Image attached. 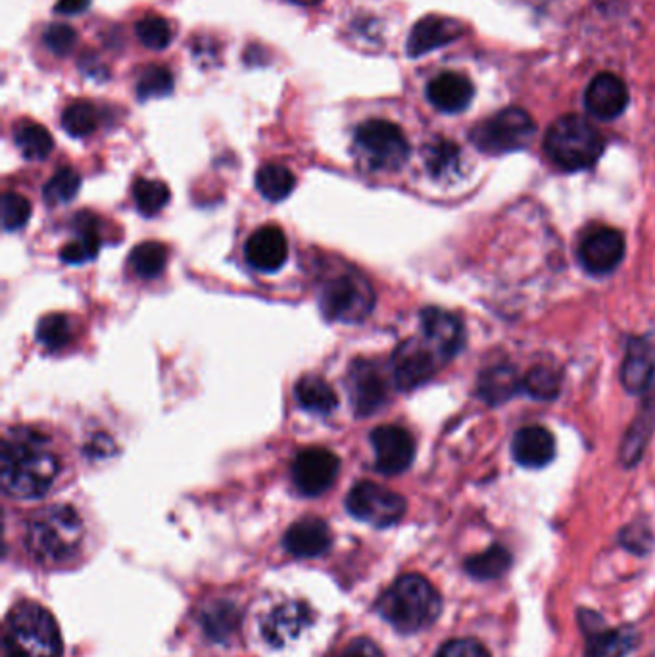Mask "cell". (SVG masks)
Listing matches in <instances>:
<instances>
[{"instance_id": "obj_47", "label": "cell", "mask_w": 655, "mask_h": 657, "mask_svg": "<svg viewBox=\"0 0 655 657\" xmlns=\"http://www.w3.org/2000/svg\"><path fill=\"white\" fill-rule=\"evenodd\" d=\"M290 2H295V4H300V7H316V4H319L321 0H290Z\"/></svg>"}, {"instance_id": "obj_30", "label": "cell", "mask_w": 655, "mask_h": 657, "mask_svg": "<svg viewBox=\"0 0 655 657\" xmlns=\"http://www.w3.org/2000/svg\"><path fill=\"white\" fill-rule=\"evenodd\" d=\"M512 567V554L504 548V546H490L477 556L469 557L465 562V569H468L471 577L479 578V581H494L508 573Z\"/></svg>"}, {"instance_id": "obj_40", "label": "cell", "mask_w": 655, "mask_h": 657, "mask_svg": "<svg viewBox=\"0 0 655 657\" xmlns=\"http://www.w3.org/2000/svg\"><path fill=\"white\" fill-rule=\"evenodd\" d=\"M458 160H460V151L458 146L448 143V141H437L427 148L426 164L429 174L432 177H447L452 174L458 167Z\"/></svg>"}, {"instance_id": "obj_32", "label": "cell", "mask_w": 655, "mask_h": 657, "mask_svg": "<svg viewBox=\"0 0 655 657\" xmlns=\"http://www.w3.org/2000/svg\"><path fill=\"white\" fill-rule=\"evenodd\" d=\"M167 264V248L162 243H143V245L135 246L130 256V266L139 277L143 279H154L158 277Z\"/></svg>"}, {"instance_id": "obj_44", "label": "cell", "mask_w": 655, "mask_h": 657, "mask_svg": "<svg viewBox=\"0 0 655 657\" xmlns=\"http://www.w3.org/2000/svg\"><path fill=\"white\" fill-rule=\"evenodd\" d=\"M437 657H490V654L479 640L456 638L444 644Z\"/></svg>"}, {"instance_id": "obj_5", "label": "cell", "mask_w": 655, "mask_h": 657, "mask_svg": "<svg viewBox=\"0 0 655 657\" xmlns=\"http://www.w3.org/2000/svg\"><path fill=\"white\" fill-rule=\"evenodd\" d=\"M544 151L547 158L565 172H583L604 154V137L591 122L571 114L550 125Z\"/></svg>"}, {"instance_id": "obj_18", "label": "cell", "mask_w": 655, "mask_h": 657, "mask_svg": "<svg viewBox=\"0 0 655 657\" xmlns=\"http://www.w3.org/2000/svg\"><path fill=\"white\" fill-rule=\"evenodd\" d=\"M463 33H465V25L454 18L426 16L411 28L408 37V54L411 59H419L423 54L454 43Z\"/></svg>"}, {"instance_id": "obj_25", "label": "cell", "mask_w": 655, "mask_h": 657, "mask_svg": "<svg viewBox=\"0 0 655 657\" xmlns=\"http://www.w3.org/2000/svg\"><path fill=\"white\" fill-rule=\"evenodd\" d=\"M654 356L648 348L644 345H633L621 369V381L628 392H646L654 381Z\"/></svg>"}, {"instance_id": "obj_15", "label": "cell", "mask_w": 655, "mask_h": 657, "mask_svg": "<svg viewBox=\"0 0 655 657\" xmlns=\"http://www.w3.org/2000/svg\"><path fill=\"white\" fill-rule=\"evenodd\" d=\"M311 623H314V612L310 606L304 602L288 599V602L275 606L264 617L262 635L266 638L267 644H272L275 648H283L303 635Z\"/></svg>"}, {"instance_id": "obj_10", "label": "cell", "mask_w": 655, "mask_h": 657, "mask_svg": "<svg viewBox=\"0 0 655 657\" xmlns=\"http://www.w3.org/2000/svg\"><path fill=\"white\" fill-rule=\"evenodd\" d=\"M346 390L358 418L379 412L389 400V381L373 360H354L346 373Z\"/></svg>"}, {"instance_id": "obj_33", "label": "cell", "mask_w": 655, "mask_h": 657, "mask_svg": "<svg viewBox=\"0 0 655 657\" xmlns=\"http://www.w3.org/2000/svg\"><path fill=\"white\" fill-rule=\"evenodd\" d=\"M240 614L237 607L227 602H217L204 612L202 615V625L214 640H227L238 628Z\"/></svg>"}, {"instance_id": "obj_42", "label": "cell", "mask_w": 655, "mask_h": 657, "mask_svg": "<svg viewBox=\"0 0 655 657\" xmlns=\"http://www.w3.org/2000/svg\"><path fill=\"white\" fill-rule=\"evenodd\" d=\"M31 216V204L25 196L14 191H8L2 195V224L8 232L22 229Z\"/></svg>"}, {"instance_id": "obj_45", "label": "cell", "mask_w": 655, "mask_h": 657, "mask_svg": "<svg viewBox=\"0 0 655 657\" xmlns=\"http://www.w3.org/2000/svg\"><path fill=\"white\" fill-rule=\"evenodd\" d=\"M337 657H385V654L368 638H356Z\"/></svg>"}, {"instance_id": "obj_3", "label": "cell", "mask_w": 655, "mask_h": 657, "mask_svg": "<svg viewBox=\"0 0 655 657\" xmlns=\"http://www.w3.org/2000/svg\"><path fill=\"white\" fill-rule=\"evenodd\" d=\"M377 607L385 622L403 635H411L426 630L439 619L442 598L426 577L410 573L385 591Z\"/></svg>"}, {"instance_id": "obj_20", "label": "cell", "mask_w": 655, "mask_h": 657, "mask_svg": "<svg viewBox=\"0 0 655 657\" xmlns=\"http://www.w3.org/2000/svg\"><path fill=\"white\" fill-rule=\"evenodd\" d=\"M581 625L586 635L584 657H625L636 643V635L628 628H604L598 615L584 614Z\"/></svg>"}, {"instance_id": "obj_1", "label": "cell", "mask_w": 655, "mask_h": 657, "mask_svg": "<svg viewBox=\"0 0 655 657\" xmlns=\"http://www.w3.org/2000/svg\"><path fill=\"white\" fill-rule=\"evenodd\" d=\"M60 463L49 439L33 429H14L4 437L0 455V481L8 496L35 500L51 491Z\"/></svg>"}, {"instance_id": "obj_23", "label": "cell", "mask_w": 655, "mask_h": 657, "mask_svg": "<svg viewBox=\"0 0 655 657\" xmlns=\"http://www.w3.org/2000/svg\"><path fill=\"white\" fill-rule=\"evenodd\" d=\"M331 528L324 520L306 517L290 525L285 535V548L296 557L324 556L331 548Z\"/></svg>"}, {"instance_id": "obj_28", "label": "cell", "mask_w": 655, "mask_h": 657, "mask_svg": "<svg viewBox=\"0 0 655 657\" xmlns=\"http://www.w3.org/2000/svg\"><path fill=\"white\" fill-rule=\"evenodd\" d=\"M256 187L259 195L272 201V203H282L296 187V177L288 167L282 164H266L259 167L256 175Z\"/></svg>"}, {"instance_id": "obj_38", "label": "cell", "mask_w": 655, "mask_h": 657, "mask_svg": "<svg viewBox=\"0 0 655 657\" xmlns=\"http://www.w3.org/2000/svg\"><path fill=\"white\" fill-rule=\"evenodd\" d=\"M173 91V75L170 70L162 65H149L144 68L137 81L139 101H151V99H164Z\"/></svg>"}, {"instance_id": "obj_6", "label": "cell", "mask_w": 655, "mask_h": 657, "mask_svg": "<svg viewBox=\"0 0 655 657\" xmlns=\"http://www.w3.org/2000/svg\"><path fill=\"white\" fill-rule=\"evenodd\" d=\"M319 304L331 321L360 324L373 311L375 290L358 269L339 268L321 283Z\"/></svg>"}, {"instance_id": "obj_26", "label": "cell", "mask_w": 655, "mask_h": 657, "mask_svg": "<svg viewBox=\"0 0 655 657\" xmlns=\"http://www.w3.org/2000/svg\"><path fill=\"white\" fill-rule=\"evenodd\" d=\"M523 389V381H519L518 371L512 366H497L484 371L479 381V394L489 404H504L510 398Z\"/></svg>"}, {"instance_id": "obj_24", "label": "cell", "mask_w": 655, "mask_h": 657, "mask_svg": "<svg viewBox=\"0 0 655 657\" xmlns=\"http://www.w3.org/2000/svg\"><path fill=\"white\" fill-rule=\"evenodd\" d=\"M295 397L296 402L303 406L306 412L317 413V415L335 412V408L339 406V398L331 384L317 376H304L296 383Z\"/></svg>"}, {"instance_id": "obj_19", "label": "cell", "mask_w": 655, "mask_h": 657, "mask_svg": "<svg viewBox=\"0 0 655 657\" xmlns=\"http://www.w3.org/2000/svg\"><path fill=\"white\" fill-rule=\"evenodd\" d=\"M246 261L262 274H274L285 266L288 258V243L282 227L266 225L250 235L245 246Z\"/></svg>"}, {"instance_id": "obj_39", "label": "cell", "mask_w": 655, "mask_h": 657, "mask_svg": "<svg viewBox=\"0 0 655 657\" xmlns=\"http://www.w3.org/2000/svg\"><path fill=\"white\" fill-rule=\"evenodd\" d=\"M139 41L151 49V51H164L170 47L173 39V31L170 23L160 16H144L135 25Z\"/></svg>"}, {"instance_id": "obj_12", "label": "cell", "mask_w": 655, "mask_h": 657, "mask_svg": "<svg viewBox=\"0 0 655 657\" xmlns=\"http://www.w3.org/2000/svg\"><path fill=\"white\" fill-rule=\"evenodd\" d=\"M340 460L327 449H306L293 462V483L304 496H321L339 475Z\"/></svg>"}, {"instance_id": "obj_37", "label": "cell", "mask_w": 655, "mask_h": 657, "mask_svg": "<svg viewBox=\"0 0 655 657\" xmlns=\"http://www.w3.org/2000/svg\"><path fill=\"white\" fill-rule=\"evenodd\" d=\"M81 175L72 167H62L44 185L43 196L51 206L70 203L80 193Z\"/></svg>"}, {"instance_id": "obj_31", "label": "cell", "mask_w": 655, "mask_h": 657, "mask_svg": "<svg viewBox=\"0 0 655 657\" xmlns=\"http://www.w3.org/2000/svg\"><path fill=\"white\" fill-rule=\"evenodd\" d=\"M16 146L22 152V156L31 162H39L51 154L54 148V138L51 133L44 130L39 123H22L14 133Z\"/></svg>"}, {"instance_id": "obj_46", "label": "cell", "mask_w": 655, "mask_h": 657, "mask_svg": "<svg viewBox=\"0 0 655 657\" xmlns=\"http://www.w3.org/2000/svg\"><path fill=\"white\" fill-rule=\"evenodd\" d=\"M91 7V0H58L54 12L62 16L83 14Z\"/></svg>"}, {"instance_id": "obj_36", "label": "cell", "mask_w": 655, "mask_h": 657, "mask_svg": "<svg viewBox=\"0 0 655 657\" xmlns=\"http://www.w3.org/2000/svg\"><path fill=\"white\" fill-rule=\"evenodd\" d=\"M72 321L64 314L44 316L37 326V339L51 352L68 347V342L72 340Z\"/></svg>"}, {"instance_id": "obj_14", "label": "cell", "mask_w": 655, "mask_h": 657, "mask_svg": "<svg viewBox=\"0 0 655 657\" xmlns=\"http://www.w3.org/2000/svg\"><path fill=\"white\" fill-rule=\"evenodd\" d=\"M625 256V237L612 227H598L579 246V260L589 274L605 275L620 266Z\"/></svg>"}, {"instance_id": "obj_13", "label": "cell", "mask_w": 655, "mask_h": 657, "mask_svg": "<svg viewBox=\"0 0 655 657\" xmlns=\"http://www.w3.org/2000/svg\"><path fill=\"white\" fill-rule=\"evenodd\" d=\"M369 441L373 446L375 465L385 475L403 473L416 458V442L403 427H377Z\"/></svg>"}, {"instance_id": "obj_34", "label": "cell", "mask_w": 655, "mask_h": 657, "mask_svg": "<svg viewBox=\"0 0 655 657\" xmlns=\"http://www.w3.org/2000/svg\"><path fill=\"white\" fill-rule=\"evenodd\" d=\"M62 127L72 137H89L99 127V112L89 101L73 102L62 114Z\"/></svg>"}, {"instance_id": "obj_35", "label": "cell", "mask_w": 655, "mask_h": 657, "mask_svg": "<svg viewBox=\"0 0 655 657\" xmlns=\"http://www.w3.org/2000/svg\"><path fill=\"white\" fill-rule=\"evenodd\" d=\"M170 188L164 181L139 179L133 187V198L137 204L139 212L143 216H156L158 212L166 208L170 203Z\"/></svg>"}, {"instance_id": "obj_11", "label": "cell", "mask_w": 655, "mask_h": 657, "mask_svg": "<svg viewBox=\"0 0 655 657\" xmlns=\"http://www.w3.org/2000/svg\"><path fill=\"white\" fill-rule=\"evenodd\" d=\"M437 352L423 339L403 340L392 355V377L400 390H413L426 384L439 369Z\"/></svg>"}, {"instance_id": "obj_27", "label": "cell", "mask_w": 655, "mask_h": 657, "mask_svg": "<svg viewBox=\"0 0 655 657\" xmlns=\"http://www.w3.org/2000/svg\"><path fill=\"white\" fill-rule=\"evenodd\" d=\"M654 427L655 400L654 397H649L648 402H644V406H642L638 418L634 419L633 427H631V431H628L627 437H625V442H623V446H621V458H623V462L627 463V465H633V463L641 460L642 450L646 446L649 433H652Z\"/></svg>"}, {"instance_id": "obj_2", "label": "cell", "mask_w": 655, "mask_h": 657, "mask_svg": "<svg viewBox=\"0 0 655 657\" xmlns=\"http://www.w3.org/2000/svg\"><path fill=\"white\" fill-rule=\"evenodd\" d=\"M85 535L80 513L72 506L44 507L28 521L25 548L44 565H60L70 562Z\"/></svg>"}, {"instance_id": "obj_22", "label": "cell", "mask_w": 655, "mask_h": 657, "mask_svg": "<svg viewBox=\"0 0 655 657\" xmlns=\"http://www.w3.org/2000/svg\"><path fill=\"white\" fill-rule=\"evenodd\" d=\"M513 458L519 465L541 470L547 463L554 462L555 441L554 434L539 425L523 427L513 437Z\"/></svg>"}, {"instance_id": "obj_4", "label": "cell", "mask_w": 655, "mask_h": 657, "mask_svg": "<svg viewBox=\"0 0 655 657\" xmlns=\"http://www.w3.org/2000/svg\"><path fill=\"white\" fill-rule=\"evenodd\" d=\"M2 643L7 657H62L57 619L35 602H22L10 609Z\"/></svg>"}, {"instance_id": "obj_29", "label": "cell", "mask_w": 655, "mask_h": 657, "mask_svg": "<svg viewBox=\"0 0 655 657\" xmlns=\"http://www.w3.org/2000/svg\"><path fill=\"white\" fill-rule=\"evenodd\" d=\"M78 224V235L75 239L70 240L68 245L60 250V258L65 264H83V261L93 260L94 256L101 250V237L94 227L93 219H75Z\"/></svg>"}, {"instance_id": "obj_17", "label": "cell", "mask_w": 655, "mask_h": 657, "mask_svg": "<svg viewBox=\"0 0 655 657\" xmlns=\"http://www.w3.org/2000/svg\"><path fill=\"white\" fill-rule=\"evenodd\" d=\"M584 106L592 117L612 122L628 106V89L615 73H598L584 93Z\"/></svg>"}, {"instance_id": "obj_7", "label": "cell", "mask_w": 655, "mask_h": 657, "mask_svg": "<svg viewBox=\"0 0 655 657\" xmlns=\"http://www.w3.org/2000/svg\"><path fill=\"white\" fill-rule=\"evenodd\" d=\"M358 158L373 172H397L410 158V143L397 123L368 120L354 135Z\"/></svg>"}, {"instance_id": "obj_21", "label": "cell", "mask_w": 655, "mask_h": 657, "mask_svg": "<svg viewBox=\"0 0 655 657\" xmlns=\"http://www.w3.org/2000/svg\"><path fill=\"white\" fill-rule=\"evenodd\" d=\"M473 96H475L473 83L461 73H440L427 85V99L434 109L444 114H460L468 109Z\"/></svg>"}, {"instance_id": "obj_16", "label": "cell", "mask_w": 655, "mask_h": 657, "mask_svg": "<svg viewBox=\"0 0 655 657\" xmlns=\"http://www.w3.org/2000/svg\"><path fill=\"white\" fill-rule=\"evenodd\" d=\"M421 339L437 352L440 360H452L463 347V326L450 311L427 308L421 311Z\"/></svg>"}, {"instance_id": "obj_41", "label": "cell", "mask_w": 655, "mask_h": 657, "mask_svg": "<svg viewBox=\"0 0 655 657\" xmlns=\"http://www.w3.org/2000/svg\"><path fill=\"white\" fill-rule=\"evenodd\" d=\"M523 389L536 400H552L560 392V376L547 366H536L523 379Z\"/></svg>"}, {"instance_id": "obj_8", "label": "cell", "mask_w": 655, "mask_h": 657, "mask_svg": "<svg viewBox=\"0 0 655 657\" xmlns=\"http://www.w3.org/2000/svg\"><path fill=\"white\" fill-rule=\"evenodd\" d=\"M536 133V123L525 110L505 109L494 116L477 123L471 131V141L479 151L498 156L523 151Z\"/></svg>"}, {"instance_id": "obj_43", "label": "cell", "mask_w": 655, "mask_h": 657, "mask_svg": "<svg viewBox=\"0 0 655 657\" xmlns=\"http://www.w3.org/2000/svg\"><path fill=\"white\" fill-rule=\"evenodd\" d=\"M43 43L57 57L72 54L78 44V33L64 23H51L43 33Z\"/></svg>"}, {"instance_id": "obj_9", "label": "cell", "mask_w": 655, "mask_h": 657, "mask_svg": "<svg viewBox=\"0 0 655 657\" xmlns=\"http://www.w3.org/2000/svg\"><path fill=\"white\" fill-rule=\"evenodd\" d=\"M346 507L356 520L373 527L397 525L406 513V500L382 484L361 481L346 496Z\"/></svg>"}]
</instances>
